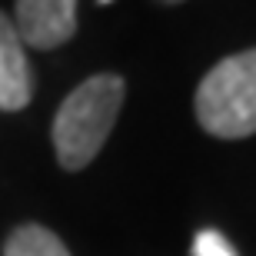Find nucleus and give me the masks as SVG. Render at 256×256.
I'll return each mask as SVG.
<instances>
[{"mask_svg":"<svg viewBox=\"0 0 256 256\" xmlns=\"http://www.w3.org/2000/svg\"><path fill=\"white\" fill-rule=\"evenodd\" d=\"M126 84L116 74H96L70 90L54 116V150L64 170H84L104 150L124 106Z\"/></svg>","mask_w":256,"mask_h":256,"instance_id":"nucleus-1","label":"nucleus"},{"mask_svg":"<svg viewBox=\"0 0 256 256\" xmlns=\"http://www.w3.org/2000/svg\"><path fill=\"white\" fill-rule=\"evenodd\" d=\"M200 126L220 140H243L256 133V47L220 60L193 96Z\"/></svg>","mask_w":256,"mask_h":256,"instance_id":"nucleus-2","label":"nucleus"},{"mask_svg":"<svg viewBox=\"0 0 256 256\" xmlns=\"http://www.w3.org/2000/svg\"><path fill=\"white\" fill-rule=\"evenodd\" d=\"M14 27L34 50H54L76 34V0H17Z\"/></svg>","mask_w":256,"mask_h":256,"instance_id":"nucleus-3","label":"nucleus"},{"mask_svg":"<svg viewBox=\"0 0 256 256\" xmlns=\"http://www.w3.org/2000/svg\"><path fill=\"white\" fill-rule=\"evenodd\" d=\"M34 96V74L14 20L0 10V110H24Z\"/></svg>","mask_w":256,"mask_h":256,"instance_id":"nucleus-4","label":"nucleus"},{"mask_svg":"<svg viewBox=\"0 0 256 256\" xmlns=\"http://www.w3.org/2000/svg\"><path fill=\"white\" fill-rule=\"evenodd\" d=\"M4 256H70V250H66L64 240H60L57 233H50L47 226L24 223V226H17L7 236Z\"/></svg>","mask_w":256,"mask_h":256,"instance_id":"nucleus-5","label":"nucleus"},{"mask_svg":"<svg viewBox=\"0 0 256 256\" xmlns=\"http://www.w3.org/2000/svg\"><path fill=\"white\" fill-rule=\"evenodd\" d=\"M193 256H240L220 230H200L193 236Z\"/></svg>","mask_w":256,"mask_h":256,"instance_id":"nucleus-6","label":"nucleus"},{"mask_svg":"<svg viewBox=\"0 0 256 256\" xmlns=\"http://www.w3.org/2000/svg\"><path fill=\"white\" fill-rule=\"evenodd\" d=\"M160 4H183V0H160Z\"/></svg>","mask_w":256,"mask_h":256,"instance_id":"nucleus-7","label":"nucleus"},{"mask_svg":"<svg viewBox=\"0 0 256 256\" xmlns=\"http://www.w3.org/2000/svg\"><path fill=\"white\" fill-rule=\"evenodd\" d=\"M96 4H110V0H96Z\"/></svg>","mask_w":256,"mask_h":256,"instance_id":"nucleus-8","label":"nucleus"}]
</instances>
